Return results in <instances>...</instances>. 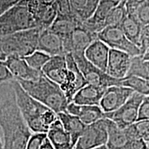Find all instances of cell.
Segmentation results:
<instances>
[{
  "instance_id": "cell-25",
  "label": "cell",
  "mask_w": 149,
  "mask_h": 149,
  "mask_svg": "<svg viewBox=\"0 0 149 149\" xmlns=\"http://www.w3.org/2000/svg\"><path fill=\"white\" fill-rule=\"evenodd\" d=\"M100 0H70L72 13L80 23L93 16Z\"/></svg>"
},
{
  "instance_id": "cell-41",
  "label": "cell",
  "mask_w": 149,
  "mask_h": 149,
  "mask_svg": "<svg viewBox=\"0 0 149 149\" xmlns=\"http://www.w3.org/2000/svg\"><path fill=\"white\" fill-rule=\"evenodd\" d=\"M21 0H0V16L16 6Z\"/></svg>"
},
{
  "instance_id": "cell-24",
  "label": "cell",
  "mask_w": 149,
  "mask_h": 149,
  "mask_svg": "<svg viewBox=\"0 0 149 149\" xmlns=\"http://www.w3.org/2000/svg\"><path fill=\"white\" fill-rule=\"evenodd\" d=\"M144 26L135 13H129L121 24L120 27L127 38L135 45L140 46V36Z\"/></svg>"
},
{
  "instance_id": "cell-1",
  "label": "cell",
  "mask_w": 149,
  "mask_h": 149,
  "mask_svg": "<svg viewBox=\"0 0 149 149\" xmlns=\"http://www.w3.org/2000/svg\"><path fill=\"white\" fill-rule=\"evenodd\" d=\"M12 81L0 85V133L3 149H26L32 131L17 104Z\"/></svg>"
},
{
  "instance_id": "cell-21",
  "label": "cell",
  "mask_w": 149,
  "mask_h": 149,
  "mask_svg": "<svg viewBox=\"0 0 149 149\" xmlns=\"http://www.w3.org/2000/svg\"><path fill=\"white\" fill-rule=\"evenodd\" d=\"M106 89L96 86L86 84L76 93L72 102L79 105L100 106Z\"/></svg>"
},
{
  "instance_id": "cell-10",
  "label": "cell",
  "mask_w": 149,
  "mask_h": 149,
  "mask_svg": "<svg viewBox=\"0 0 149 149\" xmlns=\"http://www.w3.org/2000/svg\"><path fill=\"white\" fill-rule=\"evenodd\" d=\"M66 59L68 72L64 82L60 85V87L70 103L76 93L88 84L80 71L72 53L66 54Z\"/></svg>"
},
{
  "instance_id": "cell-29",
  "label": "cell",
  "mask_w": 149,
  "mask_h": 149,
  "mask_svg": "<svg viewBox=\"0 0 149 149\" xmlns=\"http://www.w3.org/2000/svg\"><path fill=\"white\" fill-rule=\"evenodd\" d=\"M125 129L129 139L141 138L149 145V120H138Z\"/></svg>"
},
{
  "instance_id": "cell-40",
  "label": "cell",
  "mask_w": 149,
  "mask_h": 149,
  "mask_svg": "<svg viewBox=\"0 0 149 149\" xmlns=\"http://www.w3.org/2000/svg\"><path fill=\"white\" fill-rule=\"evenodd\" d=\"M146 1V0H126V7L128 14L135 13L139 7Z\"/></svg>"
},
{
  "instance_id": "cell-45",
  "label": "cell",
  "mask_w": 149,
  "mask_h": 149,
  "mask_svg": "<svg viewBox=\"0 0 149 149\" xmlns=\"http://www.w3.org/2000/svg\"><path fill=\"white\" fill-rule=\"evenodd\" d=\"M93 149H109V147L107 146V145H104V146L97 147V148H93Z\"/></svg>"
},
{
  "instance_id": "cell-37",
  "label": "cell",
  "mask_w": 149,
  "mask_h": 149,
  "mask_svg": "<svg viewBox=\"0 0 149 149\" xmlns=\"http://www.w3.org/2000/svg\"><path fill=\"white\" fill-rule=\"evenodd\" d=\"M138 120H149V95L144 96L140 104Z\"/></svg>"
},
{
  "instance_id": "cell-5",
  "label": "cell",
  "mask_w": 149,
  "mask_h": 149,
  "mask_svg": "<svg viewBox=\"0 0 149 149\" xmlns=\"http://www.w3.org/2000/svg\"><path fill=\"white\" fill-rule=\"evenodd\" d=\"M35 28L37 25L27 6L19 2L0 16V37Z\"/></svg>"
},
{
  "instance_id": "cell-17",
  "label": "cell",
  "mask_w": 149,
  "mask_h": 149,
  "mask_svg": "<svg viewBox=\"0 0 149 149\" xmlns=\"http://www.w3.org/2000/svg\"><path fill=\"white\" fill-rule=\"evenodd\" d=\"M4 62L13 77L16 80H35L38 79L42 73L31 68L22 57H10Z\"/></svg>"
},
{
  "instance_id": "cell-47",
  "label": "cell",
  "mask_w": 149,
  "mask_h": 149,
  "mask_svg": "<svg viewBox=\"0 0 149 149\" xmlns=\"http://www.w3.org/2000/svg\"><path fill=\"white\" fill-rule=\"evenodd\" d=\"M118 1H120V0H118Z\"/></svg>"
},
{
  "instance_id": "cell-23",
  "label": "cell",
  "mask_w": 149,
  "mask_h": 149,
  "mask_svg": "<svg viewBox=\"0 0 149 149\" xmlns=\"http://www.w3.org/2000/svg\"><path fill=\"white\" fill-rule=\"evenodd\" d=\"M106 120L108 131V139L106 145L109 149H124L130 139L126 129L120 128L109 119L106 118Z\"/></svg>"
},
{
  "instance_id": "cell-39",
  "label": "cell",
  "mask_w": 149,
  "mask_h": 149,
  "mask_svg": "<svg viewBox=\"0 0 149 149\" xmlns=\"http://www.w3.org/2000/svg\"><path fill=\"white\" fill-rule=\"evenodd\" d=\"M15 79L5 62L0 60V85Z\"/></svg>"
},
{
  "instance_id": "cell-26",
  "label": "cell",
  "mask_w": 149,
  "mask_h": 149,
  "mask_svg": "<svg viewBox=\"0 0 149 149\" xmlns=\"http://www.w3.org/2000/svg\"><path fill=\"white\" fill-rule=\"evenodd\" d=\"M79 24L80 22L74 17L66 18L57 17L49 29L61 37H65L70 35L79 25Z\"/></svg>"
},
{
  "instance_id": "cell-8",
  "label": "cell",
  "mask_w": 149,
  "mask_h": 149,
  "mask_svg": "<svg viewBox=\"0 0 149 149\" xmlns=\"http://www.w3.org/2000/svg\"><path fill=\"white\" fill-rule=\"evenodd\" d=\"M98 39L111 49L126 52L131 56L141 55L140 49L127 38L120 26H109L98 34Z\"/></svg>"
},
{
  "instance_id": "cell-22",
  "label": "cell",
  "mask_w": 149,
  "mask_h": 149,
  "mask_svg": "<svg viewBox=\"0 0 149 149\" xmlns=\"http://www.w3.org/2000/svg\"><path fill=\"white\" fill-rule=\"evenodd\" d=\"M57 116L65 130L70 134L72 145L74 148L80 136L84 131L86 125L79 120V117L70 115L67 112L58 113Z\"/></svg>"
},
{
  "instance_id": "cell-42",
  "label": "cell",
  "mask_w": 149,
  "mask_h": 149,
  "mask_svg": "<svg viewBox=\"0 0 149 149\" xmlns=\"http://www.w3.org/2000/svg\"><path fill=\"white\" fill-rule=\"evenodd\" d=\"M40 149H55L52 144L50 141L49 139H48V137H46L45 140L44 141V142L42 143V146H41Z\"/></svg>"
},
{
  "instance_id": "cell-15",
  "label": "cell",
  "mask_w": 149,
  "mask_h": 149,
  "mask_svg": "<svg viewBox=\"0 0 149 149\" xmlns=\"http://www.w3.org/2000/svg\"><path fill=\"white\" fill-rule=\"evenodd\" d=\"M37 50L50 56L65 55L63 37L50 30H42L38 39Z\"/></svg>"
},
{
  "instance_id": "cell-3",
  "label": "cell",
  "mask_w": 149,
  "mask_h": 149,
  "mask_svg": "<svg viewBox=\"0 0 149 149\" xmlns=\"http://www.w3.org/2000/svg\"><path fill=\"white\" fill-rule=\"evenodd\" d=\"M16 101L24 120L32 133H47L44 115L50 109L30 96L16 79L12 81Z\"/></svg>"
},
{
  "instance_id": "cell-4",
  "label": "cell",
  "mask_w": 149,
  "mask_h": 149,
  "mask_svg": "<svg viewBox=\"0 0 149 149\" xmlns=\"http://www.w3.org/2000/svg\"><path fill=\"white\" fill-rule=\"evenodd\" d=\"M41 30L35 28L0 37V60L5 61L10 57H24L37 48Z\"/></svg>"
},
{
  "instance_id": "cell-14",
  "label": "cell",
  "mask_w": 149,
  "mask_h": 149,
  "mask_svg": "<svg viewBox=\"0 0 149 149\" xmlns=\"http://www.w3.org/2000/svg\"><path fill=\"white\" fill-rule=\"evenodd\" d=\"M132 57L126 52L111 48L106 72L115 79H123L130 69Z\"/></svg>"
},
{
  "instance_id": "cell-33",
  "label": "cell",
  "mask_w": 149,
  "mask_h": 149,
  "mask_svg": "<svg viewBox=\"0 0 149 149\" xmlns=\"http://www.w3.org/2000/svg\"><path fill=\"white\" fill-rule=\"evenodd\" d=\"M52 6L55 10L57 17L75 18L72 13L70 0H55Z\"/></svg>"
},
{
  "instance_id": "cell-34",
  "label": "cell",
  "mask_w": 149,
  "mask_h": 149,
  "mask_svg": "<svg viewBox=\"0 0 149 149\" xmlns=\"http://www.w3.org/2000/svg\"><path fill=\"white\" fill-rule=\"evenodd\" d=\"M46 137L47 134L46 133H32L28 140L26 149H40Z\"/></svg>"
},
{
  "instance_id": "cell-12",
  "label": "cell",
  "mask_w": 149,
  "mask_h": 149,
  "mask_svg": "<svg viewBox=\"0 0 149 149\" xmlns=\"http://www.w3.org/2000/svg\"><path fill=\"white\" fill-rule=\"evenodd\" d=\"M65 54L84 53L86 48L95 40L98 39V35L91 33L79 25L70 35L62 37Z\"/></svg>"
},
{
  "instance_id": "cell-19",
  "label": "cell",
  "mask_w": 149,
  "mask_h": 149,
  "mask_svg": "<svg viewBox=\"0 0 149 149\" xmlns=\"http://www.w3.org/2000/svg\"><path fill=\"white\" fill-rule=\"evenodd\" d=\"M111 48L102 40H95L84 52V55L91 64L106 72Z\"/></svg>"
},
{
  "instance_id": "cell-44",
  "label": "cell",
  "mask_w": 149,
  "mask_h": 149,
  "mask_svg": "<svg viewBox=\"0 0 149 149\" xmlns=\"http://www.w3.org/2000/svg\"><path fill=\"white\" fill-rule=\"evenodd\" d=\"M43 1H44L46 3H47V4H52L55 0H43Z\"/></svg>"
},
{
  "instance_id": "cell-16",
  "label": "cell",
  "mask_w": 149,
  "mask_h": 149,
  "mask_svg": "<svg viewBox=\"0 0 149 149\" xmlns=\"http://www.w3.org/2000/svg\"><path fill=\"white\" fill-rule=\"evenodd\" d=\"M42 72L46 77L59 86L64 82L68 72L66 55L51 56L43 67Z\"/></svg>"
},
{
  "instance_id": "cell-27",
  "label": "cell",
  "mask_w": 149,
  "mask_h": 149,
  "mask_svg": "<svg viewBox=\"0 0 149 149\" xmlns=\"http://www.w3.org/2000/svg\"><path fill=\"white\" fill-rule=\"evenodd\" d=\"M121 86L128 87L144 96L149 95V82L143 78L133 75H128L121 79Z\"/></svg>"
},
{
  "instance_id": "cell-35",
  "label": "cell",
  "mask_w": 149,
  "mask_h": 149,
  "mask_svg": "<svg viewBox=\"0 0 149 149\" xmlns=\"http://www.w3.org/2000/svg\"><path fill=\"white\" fill-rule=\"evenodd\" d=\"M135 14L143 26L149 24V0H146L139 7Z\"/></svg>"
},
{
  "instance_id": "cell-30",
  "label": "cell",
  "mask_w": 149,
  "mask_h": 149,
  "mask_svg": "<svg viewBox=\"0 0 149 149\" xmlns=\"http://www.w3.org/2000/svg\"><path fill=\"white\" fill-rule=\"evenodd\" d=\"M126 0H120L118 4L111 10L105 20L106 27L109 26H120L128 13L126 7Z\"/></svg>"
},
{
  "instance_id": "cell-20",
  "label": "cell",
  "mask_w": 149,
  "mask_h": 149,
  "mask_svg": "<svg viewBox=\"0 0 149 149\" xmlns=\"http://www.w3.org/2000/svg\"><path fill=\"white\" fill-rule=\"evenodd\" d=\"M46 134L55 149H74L70 134L65 130L59 119L50 126Z\"/></svg>"
},
{
  "instance_id": "cell-2",
  "label": "cell",
  "mask_w": 149,
  "mask_h": 149,
  "mask_svg": "<svg viewBox=\"0 0 149 149\" xmlns=\"http://www.w3.org/2000/svg\"><path fill=\"white\" fill-rule=\"evenodd\" d=\"M30 96L44 104L57 114L66 112L69 104L60 86L53 82L44 74L35 80H17Z\"/></svg>"
},
{
  "instance_id": "cell-31",
  "label": "cell",
  "mask_w": 149,
  "mask_h": 149,
  "mask_svg": "<svg viewBox=\"0 0 149 149\" xmlns=\"http://www.w3.org/2000/svg\"><path fill=\"white\" fill-rule=\"evenodd\" d=\"M119 2L118 0H100L91 18L97 22L105 24V20L109 13Z\"/></svg>"
},
{
  "instance_id": "cell-36",
  "label": "cell",
  "mask_w": 149,
  "mask_h": 149,
  "mask_svg": "<svg viewBox=\"0 0 149 149\" xmlns=\"http://www.w3.org/2000/svg\"><path fill=\"white\" fill-rule=\"evenodd\" d=\"M149 46V24L142 28L140 36V49L141 55H143Z\"/></svg>"
},
{
  "instance_id": "cell-6",
  "label": "cell",
  "mask_w": 149,
  "mask_h": 149,
  "mask_svg": "<svg viewBox=\"0 0 149 149\" xmlns=\"http://www.w3.org/2000/svg\"><path fill=\"white\" fill-rule=\"evenodd\" d=\"M72 55L88 84L104 88L112 86H121L122 79L112 77L106 72L91 64L86 58L84 53H74Z\"/></svg>"
},
{
  "instance_id": "cell-38",
  "label": "cell",
  "mask_w": 149,
  "mask_h": 149,
  "mask_svg": "<svg viewBox=\"0 0 149 149\" xmlns=\"http://www.w3.org/2000/svg\"><path fill=\"white\" fill-rule=\"evenodd\" d=\"M124 149H149V145L141 138L130 139Z\"/></svg>"
},
{
  "instance_id": "cell-9",
  "label": "cell",
  "mask_w": 149,
  "mask_h": 149,
  "mask_svg": "<svg viewBox=\"0 0 149 149\" xmlns=\"http://www.w3.org/2000/svg\"><path fill=\"white\" fill-rule=\"evenodd\" d=\"M108 131L105 117L86 126L74 149H93L107 143Z\"/></svg>"
},
{
  "instance_id": "cell-32",
  "label": "cell",
  "mask_w": 149,
  "mask_h": 149,
  "mask_svg": "<svg viewBox=\"0 0 149 149\" xmlns=\"http://www.w3.org/2000/svg\"><path fill=\"white\" fill-rule=\"evenodd\" d=\"M51 57V56L44 53V52L36 50L31 55H28L24 58L31 68L37 71L42 72L43 67L48 62Z\"/></svg>"
},
{
  "instance_id": "cell-11",
  "label": "cell",
  "mask_w": 149,
  "mask_h": 149,
  "mask_svg": "<svg viewBox=\"0 0 149 149\" xmlns=\"http://www.w3.org/2000/svg\"><path fill=\"white\" fill-rule=\"evenodd\" d=\"M19 3L26 6L37 28L41 30L49 29L57 17L52 4H47L43 0H21Z\"/></svg>"
},
{
  "instance_id": "cell-7",
  "label": "cell",
  "mask_w": 149,
  "mask_h": 149,
  "mask_svg": "<svg viewBox=\"0 0 149 149\" xmlns=\"http://www.w3.org/2000/svg\"><path fill=\"white\" fill-rule=\"evenodd\" d=\"M144 96L134 92L126 103L115 111L105 113L104 117L114 122L119 127L126 128L138 121L139 109Z\"/></svg>"
},
{
  "instance_id": "cell-18",
  "label": "cell",
  "mask_w": 149,
  "mask_h": 149,
  "mask_svg": "<svg viewBox=\"0 0 149 149\" xmlns=\"http://www.w3.org/2000/svg\"><path fill=\"white\" fill-rule=\"evenodd\" d=\"M66 112L79 117V120L86 126L104 118L105 115L100 106L79 105L73 102L68 104Z\"/></svg>"
},
{
  "instance_id": "cell-43",
  "label": "cell",
  "mask_w": 149,
  "mask_h": 149,
  "mask_svg": "<svg viewBox=\"0 0 149 149\" xmlns=\"http://www.w3.org/2000/svg\"><path fill=\"white\" fill-rule=\"evenodd\" d=\"M141 56H142L143 59H145V60L149 61V46H148V48H147V49H146V52H145V53H144V55H141Z\"/></svg>"
},
{
  "instance_id": "cell-46",
  "label": "cell",
  "mask_w": 149,
  "mask_h": 149,
  "mask_svg": "<svg viewBox=\"0 0 149 149\" xmlns=\"http://www.w3.org/2000/svg\"><path fill=\"white\" fill-rule=\"evenodd\" d=\"M0 149H3V144H2V141H1V133H0Z\"/></svg>"
},
{
  "instance_id": "cell-28",
  "label": "cell",
  "mask_w": 149,
  "mask_h": 149,
  "mask_svg": "<svg viewBox=\"0 0 149 149\" xmlns=\"http://www.w3.org/2000/svg\"><path fill=\"white\" fill-rule=\"evenodd\" d=\"M143 78L149 82V61L143 59L141 55L132 57L131 64L127 75Z\"/></svg>"
},
{
  "instance_id": "cell-13",
  "label": "cell",
  "mask_w": 149,
  "mask_h": 149,
  "mask_svg": "<svg viewBox=\"0 0 149 149\" xmlns=\"http://www.w3.org/2000/svg\"><path fill=\"white\" fill-rule=\"evenodd\" d=\"M134 91L122 86H112L105 90L100 103L104 113L115 111L129 99Z\"/></svg>"
}]
</instances>
